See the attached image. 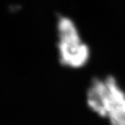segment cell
<instances>
[{"mask_svg":"<svg viewBox=\"0 0 125 125\" xmlns=\"http://www.w3.org/2000/svg\"><path fill=\"white\" fill-rule=\"evenodd\" d=\"M54 45L58 63L65 70L86 69L92 59V49L74 18L59 14L54 21Z\"/></svg>","mask_w":125,"mask_h":125,"instance_id":"1","label":"cell"},{"mask_svg":"<svg viewBox=\"0 0 125 125\" xmlns=\"http://www.w3.org/2000/svg\"><path fill=\"white\" fill-rule=\"evenodd\" d=\"M85 102L90 111L110 125H125V89L115 76H93L86 87Z\"/></svg>","mask_w":125,"mask_h":125,"instance_id":"2","label":"cell"}]
</instances>
